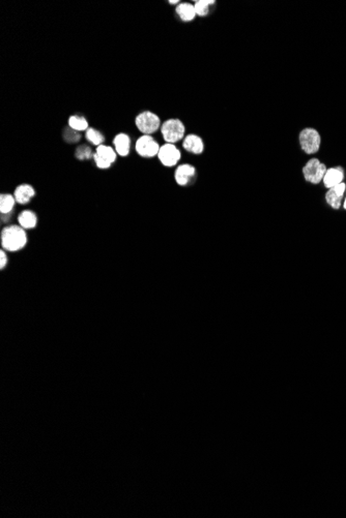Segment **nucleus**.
<instances>
[{
  "label": "nucleus",
  "mask_w": 346,
  "mask_h": 518,
  "mask_svg": "<svg viewBox=\"0 0 346 518\" xmlns=\"http://www.w3.org/2000/svg\"><path fill=\"white\" fill-rule=\"evenodd\" d=\"M27 236L25 230L18 226L6 227L2 232V244L8 251H19L25 247Z\"/></svg>",
  "instance_id": "obj_1"
},
{
  "label": "nucleus",
  "mask_w": 346,
  "mask_h": 518,
  "mask_svg": "<svg viewBox=\"0 0 346 518\" xmlns=\"http://www.w3.org/2000/svg\"><path fill=\"white\" fill-rule=\"evenodd\" d=\"M164 140L169 144L181 141L185 136V125L179 119H169L161 127Z\"/></svg>",
  "instance_id": "obj_2"
},
{
  "label": "nucleus",
  "mask_w": 346,
  "mask_h": 518,
  "mask_svg": "<svg viewBox=\"0 0 346 518\" xmlns=\"http://www.w3.org/2000/svg\"><path fill=\"white\" fill-rule=\"evenodd\" d=\"M300 144L302 149L308 153H316L321 144V138L319 133L314 128H305L300 134Z\"/></svg>",
  "instance_id": "obj_3"
},
{
  "label": "nucleus",
  "mask_w": 346,
  "mask_h": 518,
  "mask_svg": "<svg viewBox=\"0 0 346 518\" xmlns=\"http://www.w3.org/2000/svg\"><path fill=\"white\" fill-rule=\"evenodd\" d=\"M135 122L137 128L144 135H151L156 133L161 125L160 118L149 111H145L139 114L136 117Z\"/></svg>",
  "instance_id": "obj_4"
},
{
  "label": "nucleus",
  "mask_w": 346,
  "mask_h": 518,
  "mask_svg": "<svg viewBox=\"0 0 346 518\" xmlns=\"http://www.w3.org/2000/svg\"><path fill=\"white\" fill-rule=\"evenodd\" d=\"M326 167L321 164L317 158L310 160L303 169V174L305 179L313 184H318L323 180L326 173Z\"/></svg>",
  "instance_id": "obj_5"
},
{
  "label": "nucleus",
  "mask_w": 346,
  "mask_h": 518,
  "mask_svg": "<svg viewBox=\"0 0 346 518\" xmlns=\"http://www.w3.org/2000/svg\"><path fill=\"white\" fill-rule=\"evenodd\" d=\"M117 151L112 147L101 145L97 147V150L93 154V160L98 168L100 169H109L111 165L117 161Z\"/></svg>",
  "instance_id": "obj_6"
},
{
  "label": "nucleus",
  "mask_w": 346,
  "mask_h": 518,
  "mask_svg": "<svg viewBox=\"0 0 346 518\" xmlns=\"http://www.w3.org/2000/svg\"><path fill=\"white\" fill-rule=\"evenodd\" d=\"M158 142L149 135L140 137L136 142V151L142 157H153L160 151Z\"/></svg>",
  "instance_id": "obj_7"
},
{
  "label": "nucleus",
  "mask_w": 346,
  "mask_h": 518,
  "mask_svg": "<svg viewBox=\"0 0 346 518\" xmlns=\"http://www.w3.org/2000/svg\"><path fill=\"white\" fill-rule=\"evenodd\" d=\"M158 157L165 167H173L180 162L182 154L175 144L167 143L160 148Z\"/></svg>",
  "instance_id": "obj_8"
},
{
  "label": "nucleus",
  "mask_w": 346,
  "mask_h": 518,
  "mask_svg": "<svg viewBox=\"0 0 346 518\" xmlns=\"http://www.w3.org/2000/svg\"><path fill=\"white\" fill-rule=\"evenodd\" d=\"M345 191H346V184L343 182L332 188H329V191L325 195V200L328 204L334 209H339Z\"/></svg>",
  "instance_id": "obj_9"
},
{
  "label": "nucleus",
  "mask_w": 346,
  "mask_h": 518,
  "mask_svg": "<svg viewBox=\"0 0 346 518\" xmlns=\"http://www.w3.org/2000/svg\"><path fill=\"white\" fill-rule=\"evenodd\" d=\"M195 176H196L195 168L191 165H188V164L180 166L177 169L176 174H175L176 181L178 182V184H180L182 186L190 184L192 182V180L195 178Z\"/></svg>",
  "instance_id": "obj_10"
},
{
  "label": "nucleus",
  "mask_w": 346,
  "mask_h": 518,
  "mask_svg": "<svg viewBox=\"0 0 346 518\" xmlns=\"http://www.w3.org/2000/svg\"><path fill=\"white\" fill-rule=\"evenodd\" d=\"M343 178H344L343 169L340 167H337V168L328 169L322 181H323V184L325 187L332 188V187L342 183Z\"/></svg>",
  "instance_id": "obj_11"
},
{
  "label": "nucleus",
  "mask_w": 346,
  "mask_h": 518,
  "mask_svg": "<svg viewBox=\"0 0 346 518\" xmlns=\"http://www.w3.org/2000/svg\"><path fill=\"white\" fill-rule=\"evenodd\" d=\"M35 195L33 187L29 184H21L15 189L14 197L19 204H27Z\"/></svg>",
  "instance_id": "obj_12"
},
{
  "label": "nucleus",
  "mask_w": 346,
  "mask_h": 518,
  "mask_svg": "<svg viewBox=\"0 0 346 518\" xmlns=\"http://www.w3.org/2000/svg\"><path fill=\"white\" fill-rule=\"evenodd\" d=\"M183 147L194 154H200L204 150V144L200 137L196 135H189L185 138L183 142Z\"/></svg>",
  "instance_id": "obj_13"
},
{
  "label": "nucleus",
  "mask_w": 346,
  "mask_h": 518,
  "mask_svg": "<svg viewBox=\"0 0 346 518\" xmlns=\"http://www.w3.org/2000/svg\"><path fill=\"white\" fill-rule=\"evenodd\" d=\"M115 151L121 156H127L130 153L131 139L127 134H119L113 140Z\"/></svg>",
  "instance_id": "obj_14"
},
{
  "label": "nucleus",
  "mask_w": 346,
  "mask_h": 518,
  "mask_svg": "<svg viewBox=\"0 0 346 518\" xmlns=\"http://www.w3.org/2000/svg\"><path fill=\"white\" fill-rule=\"evenodd\" d=\"M177 14L185 22L192 21L195 18V16H196L195 7L193 5H191V4H188V3L180 4L178 6V8H177Z\"/></svg>",
  "instance_id": "obj_15"
},
{
  "label": "nucleus",
  "mask_w": 346,
  "mask_h": 518,
  "mask_svg": "<svg viewBox=\"0 0 346 518\" xmlns=\"http://www.w3.org/2000/svg\"><path fill=\"white\" fill-rule=\"evenodd\" d=\"M20 227H22L24 230L25 229H33L35 228L37 224V217L34 212L31 210H25L20 213L18 217Z\"/></svg>",
  "instance_id": "obj_16"
},
{
  "label": "nucleus",
  "mask_w": 346,
  "mask_h": 518,
  "mask_svg": "<svg viewBox=\"0 0 346 518\" xmlns=\"http://www.w3.org/2000/svg\"><path fill=\"white\" fill-rule=\"evenodd\" d=\"M16 203V199L14 196L9 195V193H3L0 196V211L3 214H10L14 209Z\"/></svg>",
  "instance_id": "obj_17"
},
{
  "label": "nucleus",
  "mask_w": 346,
  "mask_h": 518,
  "mask_svg": "<svg viewBox=\"0 0 346 518\" xmlns=\"http://www.w3.org/2000/svg\"><path fill=\"white\" fill-rule=\"evenodd\" d=\"M69 126L71 128L75 129V131H77V132H83V131L86 132L87 129L89 128L87 120L84 117L78 116V115H74V116L70 117Z\"/></svg>",
  "instance_id": "obj_18"
},
{
  "label": "nucleus",
  "mask_w": 346,
  "mask_h": 518,
  "mask_svg": "<svg viewBox=\"0 0 346 518\" xmlns=\"http://www.w3.org/2000/svg\"><path fill=\"white\" fill-rule=\"evenodd\" d=\"M85 138L88 142H90L91 144L95 145L97 147L103 145L104 141H105V138L103 136V134L99 131H97V129L92 128V127H89L87 131H86V134H85Z\"/></svg>",
  "instance_id": "obj_19"
},
{
  "label": "nucleus",
  "mask_w": 346,
  "mask_h": 518,
  "mask_svg": "<svg viewBox=\"0 0 346 518\" xmlns=\"http://www.w3.org/2000/svg\"><path fill=\"white\" fill-rule=\"evenodd\" d=\"M214 0H199V2L195 3V12L196 15L200 17H204L208 14V7L210 5H214Z\"/></svg>",
  "instance_id": "obj_20"
},
{
  "label": "nucleus",
  "mask_w": 346,
  "mask_h": 518,
  "mask_svg": "<svg viewBox=\"0 0 346 518\" xmlns=\"http://www.w3.org/2000/svg\"><path fill=\"white\" fill-rule=\"evenodd\" d=\"M64 139L67 143H77L80 141L81 139V136L79 134V132L75 131V129L71 128L70 126L65 128V131H64Z\"/></svg>",
  "instance_id": "obj_21"
},
{
  "label": "nucleus",
  "mask_w": 346,
  "mask_h": 518,
  "mask_svg": "<svg viewBox=\"0 0 346 518\" xmlns=\"http://www.w3.org/2000/svg\"><path fill=\"white\" fill-rule=\"evenodd\" d=\"M76 157L80 161H86V160H89L91 157H93L92 153H91V149L88 147V146H85V145H82L80 147L77 148L76 150Z\"/></svg>",
  "instance_id": "obj_22"
},
{
  "label": "nucleus",
  "mask_w": 346,
  "mask_h": 518,
  "mask_svg": "<svg viewBox=\"0 0 346 518\" xmlns=\"http://www.w3.org/2000/svg\"><path fill=\"white\" fill-rule=\"evenodd\" d=\"M7 264H8V255H7L6 251L3 249L2 251H0V268L5 269Z\"/></svg>",
  "instance_id": "obj_23"
},
{
  "label": "nucleus",
  "mask_w": 346,
  "mask_h": 518,
  "mask_svg": "<svg viewBox=\"0 0 346 518\" xmlns=\"http://www.w3.org/2000/svg\"><path fill=\"white\" fill-rule=\"evenodd\" d=\"M179 3H180L179 0H177V2H170V4H171V5H176V4H179Z\"/></svg>",
  "instance_id": "obj_24"
},
{
  "label": "nucleus",
  "mask_w": 346,
  "mask_h": 518,
  "mask_svg": "<svg viewBox=\"0 0 346 518\" xmlns=\"http://www.w3.org/2000/svg\"><path fill=\"white\" fill-rule=\"evenodd\" d=\"M344 208L346 209V198H345V200H344Z\"/></svg>",
  "instance_id": "obj_25"
}]
</instances>
